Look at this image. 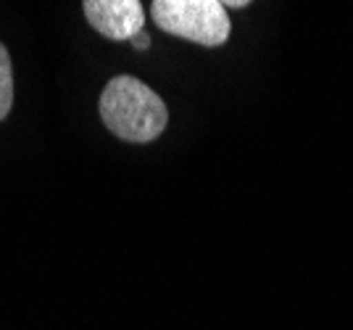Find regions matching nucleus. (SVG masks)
Wrapping results in <instances>:
<instances>
[{
    "instance_id": "obj_4",
    "label": "nucleus",
    "mask_w": 353,
    "mask_h": 330,
    "mask_svg": "<svg viewBox=\"0 0 353 330\" xmlns=\"http://www.w3.org/2000/svg\"><path fill=\"white\" fill-rule=\"evenodd\" d=\"M14 106V72H11V56L0 43V119L8 117Z\"/></svg>"
},
{
    "instance_id": "obj_1",
    "label": "nucleus",
    "mask_w": 353,
    "mask_h": 330,
    "mask_svg": "<svg viewBox=\"0 0 353 330\" xmlns=\"http://www.w3.org/2000/svg\"><path fill=\"white\" fill-rule=\"evenodd\" d=\"M101 117L105 127L127 143H150L163 133L169 111L159 93L137 77H114L101 93Z\"/></svg>"
},
{
    "instance_id": "obj_2",
    "label": "nucleus",
    "mask_w": 353,
    "mask_h": 330,
    "mask_svg": "<svg viewBox=\"0 0 353 330\" xmlns=\"http://www.w3.org/2000/svg\"><path fill=\"white\" fill-rule=\"evenodd\" d=\"M150 16L166 35L206 48L224 46L232 32L227 8L219 0H156Z\"/></svg>"
},
{
    "instance_id": "obj_3",
    "label": "nucleus",
    "mask_w": 353,
    "mask_h": 330,
    "mask_svg": "<svg viewBox=\"0 0 353 330\" xmlns=\"http://www.w3.org/2000/svg\"><path fill=\"white\" fill-rule=\"evenodd\" d=\"M82 8L90 24L108 40H132L143 32L145 11L140 0H88Z\"/></svg>"
},
{
    "instance_id": "obj_5",
    "label": "nucleus",
    "mask_w": 353,
    "mask_h": 330,
    "mask_svg": "<svg viewBox=\"0 0 353 330\" xmlns=\"http://www.w3.org/2000/svg\"><path fill=\"white\" fill-rule=\"evenodd\" d=\"M130 43H132L134 46V50H145L148 46H150V35H148L145 30L143 32H137V35H134L132 40H130Z\"/></svg>"
},
{
    "instance_id": "obj_6",
    "label": "nucleus",
    "mask_w": 353,
    "mask_h": 330,
    "mask_svg": "<svg viewBox=\"0 0 353 330\" xmlns=\"http://www.w3.org/2000/svg\"><path fill=\"white\" fill-rule=\"evenodd\" d=\"M245 0H235V3H224V8H245Z\"/></svg>"
}]
</instances>
